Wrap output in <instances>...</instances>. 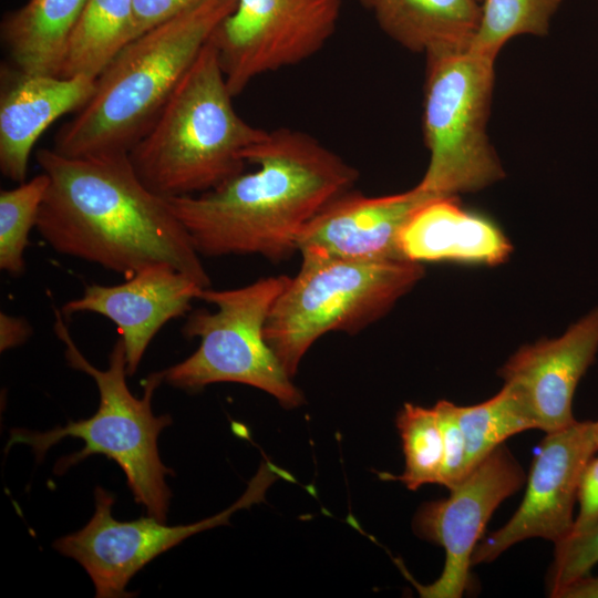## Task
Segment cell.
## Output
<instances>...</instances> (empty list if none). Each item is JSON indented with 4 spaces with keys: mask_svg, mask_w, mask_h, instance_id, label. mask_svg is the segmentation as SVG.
Instances as JSON below:
<instances>
[{
    "mask_svg": "<svg viewBox=\"0 0 598 598\" xmlns=\"http://www.w3.org/2000/svg\"><path fill=\"white\" fill-rule=\"evenodd\" d=\"M495 59L473 48L426 54L423 133L430 161L417 185L434 197L476 192L504 177L486 133Z\"/></svg>",
    "mask_w": 598,
    "mask_h": 598,
    "instance_id": "8",
    "label": "cell"
},
{
    "mask_svg": "<svg viewBox=\"0 0 598 598\" xmlns=\"http://www.w3.org/2000/svg\"><path fill=\"white\" fill-rule=\"evenodd\" d=\"M35 159L49 178L35 228L56 252L125 278L168 265L210 287L184 225L141 181L127 153L70 157L41 148Z\"/></svg>",
    "mask_w": 598,
    "mask_h": 598,
    "instance_id": "1",
    "label": "cell"
},
{
    "mask_svg": "<svg viewBox=\"0 0 598 598\" xmlns=\"http://www.w3.org/2000/svg\"><path fill=\"white\" fill-rule=\"evenodd\" d=\"M12 74L0 96V171L22 183L39 137L61 116L81 110L92 97L96 80L27 74L16 69Z\"/></svg>",
    "mask_w": 598,
    "mask_h": 598,
    "instance_id": "16",
    "label": "cell"
},
{
    "mask_svg": "<svg viewBox=\"0 0 598 598\" xmlns=\"http://www.w3.org/2000/svg\"><path fill=\"white\" fill-rule=\"evenodd\" d=\"M282 474L281 468L264 462L246 492L226 511L177 526H167L152 516L116 520L112 515L114 495L96 487L92 518L82 529L55 540L53 547L85 569L95 587V597H130L125 587L146 564L194 534L227 524L236 511L261 502L267 488Z\"/></svg>",
    "mask_w": 598,
    "mask_h": 598,
    "instance_id": "9",
    "label": "cell"
},
{
    "mask_svg": "<svg viewBox=\"0 0 598 598\" xmlns=\"http://www.w3.org/2000/svg\"><path fill=\"white\" fill-rule=\"evenodd\" d=\"M31 336V326L24 318L0 313V350L16 348Z\"/></svg>",
    "mask_w": 598,
    "mask_h": 598,
    "instance_id": "29",
    "label": "cell"
},
{
    "mask_svg": "<svg viewBox=\"0 0 598 598\" xmlns=\"http://www.w3.org/2000/svg\"><path fill=\"white\" fill-rule=\"evenodd\" d=\"M277 297L265 338L292 378L310 347L331 331L354 334L384 313L424 276L420 262L301 257Z\"/></svg>",
    "mask_w": 598,
    "mask_h": 598,
    "instance_id": "6",
    "label": "cell"
},
{
    "mask_svg": "<svg viewBox=\"0 0 598 598\" xmlns=\"http://www.w3.org/2000/svg\"><path fill=\"white\" fill-rule=\"evenodd\" d=\"M597 451L590 421H575L547 433L534 458L518 509L502 528L481 538L472 555V566L491 563L528 538L556 544L569 536L580 477Z\"/></svg>",
    "mask_w": 598,
    "mask_h": 598,
    "instance_id": "12",
    "label": "cell"
},
{
    "mask_svg": "<svg viewBox=\"0 0 598 598\" xmlns=\"http://www.w3.org/2000/svg\"><path fill=\"white\" fill-rule=\"evenodd\" d=\"M598 563V523L584 533L569 535L555 544V555L547 576L553 597L569 582L589 575Z\"/></svg>",
    "mask_w": 598,
    "mask_h": 598,
    "instance_id": "25",
    "label": "cell"
},
{
    "mask_svg": "<svg viewBox=\"0 0 598 598\" xmlns=\"http://www.w3.org/2000/svg\"><path fill=\"white\" fill-rule=\"evenodd\" d=\"M597 351L598 308L560 337L522 347L498 374L526 408L536 429L550 433L576 421L574 394Z\"/></svg>",
    "mask_w": 598,
    "mask_h": 598,
    "instance_id": "13",
    "label": "cell"
},
{
    "mask_svg": "<svg viewBox=\"0 0 598 598\" xmlns=\"http://www.w3.org/2000/svg\"><path fill=\"white\" fill-rule=\"evenodd\" d=\"M135 38L134 0H86L69 38L59 76L96 80Z\"/></svg>",
    "mask_w": 598,
    "mask_h": 598,
    "instance_id": "20",
    "label": "cell"
},
{
    "mask_svg": "<svg viewBox=\"0 0 598 598\" xmlns=\"http://www.w3.org/2000/svg\"><path fill=\"white\" fill-rule=\"evenodd\" d=\"M340 9L341 0H237L210 38L233 96L259 75L316 54Z\"/></svg>",
    "mask_w": 598,
    "mask_h": 598,
    "instance_id": "10",
    "label": "cell"
},
{
    "mask_svg": "<svg viewBox=\"0 0 598 598\" xmlns=\"http://www.w3.org/2000/svg\"><path fill=\"white\" fill-rule=\"evenodd\" d=\"M86 0H29L1 22L13 69L59 75L66 44Z\"/></svg>",
    "mask_w": 598,
    "mask_h": 598,
    "instance_id": "19",
    "label": "cell"
},
{
    "mask_svg": "<svg viewBox=\"0 0 598 598\" xmlns=\"http://www.w3.org/2000/svg\"><path fill=\"white\" fill-rule=\"evenodd\" d=\"M561 0H483L480 25L471 48L496 58L520 34L545 35Z\"/></svg>",
    "mask_w": 598,
    "mask_h": 598,
    "instance_id": "24",
    "label": "cell"
},
{
    "mask_svg": "<svg viewBox=\"0 0 598 598\" xmlns=\"http://www.w3.org/2000/svg\"><path fill=\"white\" fill-rule=\"evenodd\" d=\"M204 0H134L136 37Z\"/></svg>",
    "mask_w": 598,
    "mask_h": 598,
    "instance_id": "28",
    "label": "cell"
},
{
    "mask_svg": "<svg viewBox=\"0 0 598 598\" xmlns=\"http://www.w3.org/2000/svg\"><path fill=\"white\" fill-rule=\"evenodd\" d=\"M54 331L65 347L68 364L95 381L100 393L97 411L89 419L69 421L65 426H56L47 432L13 429L7 450L13 444L28 445L39 461L61 440L80 439L84 447L61 458L54 468L55 473L68 471L90 455H105L115 461L125 473L136 503L146 509L148 516L165 522L171 498L166 475H172L173 471L161 461L157 439L172 423V417L168 414L155 415L152 411L153 394L163 383L159 372L148 375L143 396L136 398L126 384V354L121 337L112 348L107 369L100 370L81 353L58 310Z\"/></svg>",
    "mask_w": 598,
    "mask_h": 598,
    "instance_id": "5",
    "label": "cell"
},
{
    "mask_svg": "<svg viewBox=\"0 0 598 598\" xmlns=\"http://www.w3.org/2000/svg\"><path fill=\"white\" fill-rule=\"evenodd\" d=\"M289 277L260 278L235 289L203 288L198 299L216 311L196 310L187 316L182 333L198 338L199 347L187 359L158 371L163 382L185 391L234 382L267 392L286 409L305 402L265 338L269 312Z\"/></svg>",
    "mask_w": 598,
    "mask_h": 598,
    "instance_id": "7",
    "label": "cell"
},
{
    "mask_svg": "<svg viewBox=\"0 0 598 598\" xmlns=\"http://www.w3.org/2000/svg\"><path fill=\"white\" fill-rule=\"evenodd\" d=\"M203 287L168 265L138 270L115 286L90 285L63 305V316L99 313L114 322L124 341L127 374L136 372L157 332L169 320L187 315Z\"/></svg>",
    "mask_w": 598,
    "mask_h": 598,
    "instance_id": "15",
    "label": "cell"
},
{
    "mask_svg": "<svg viewBox=\"0 0 598 598\" xmlns=\"http://www.w3.org/2000/svg\"><path fill=\"white\" fill-rule=\"evenodd\" d=\"M523 468L502 444L450 489L446 498L421 506L414 533L445 550L440 577L430 585L414 582L425 598H460L470 586L472 555L498 505L524 484Z\"/></svg>",
    "mask_w": 598,
    "mask_h": 598,
    "instance_id": "11",
    "label": "cell"
},
{
    "mask_svg": "<svg viewBox=\"0 0 598 598\" xmlns=\"http://www.w3.org/2000/svg\"><path fill=\"white\" fill-rule=\"evenodd\" d=\"M372 9L388 35L426 54L471 48L482 13L477 0H377Z\"/></svg>",
    "mask_w": 598,
    "mask_h": 598,
    "instance_id": "18",
    "label": "cell"
},
{
    "mask_svg": "<svg viewBox=\"0 0 598 598\" xmlns=\"http://www.w3.org/2000/svg\"><path fill=\"white\" fill-rule=\"evenodd\" d=\"M48 186L49 178L41 172L14 188L0 192V268L11 276L25 270L29 234L37 226Z\"/></svg>",
    "mask_w": 598,
    "mask_h": 598,
    "instance_id": "23",
    "label": "cell"
},
{
    "mask_svg": "<svg viewBox=\"0 0 598 598\" xmlns=\"http://www.w3.org/2000/svg\"><path fill=\"white\" fill-rule=\"evenodd\" d=\"M457 411L466 441L468 472L509 436L536 429L533 417L507 385L489 400L458 406Z\"/></svg>",
    "mask_w": 598,
    "mask_h": 598,
    "instance_id": "21",
    "label": "cell"
},
{
    "mask_svg": "<svg viewBox=\"0 0 598 598\" xmlns=\"http://www.w3.org/2000/svg\"><path fill=\"white\" fill-rule=\"evenodd\" d=\"M396 427L405 458L404 472L385 477L400 481L412 491L424 484H441L444 450L435 408L405 403L398 413Z\"/></svg>",
    "mask_w": 598,
    "mask_h": 598,
    "instance_id": "22",
    "label": "cell"
},
{
    "mask_svg": "<svg viewBox=\"0 0 598 598\" xmlns=\"http://www.w3.org/2000/svg\"><path fill=\"white\" fill-rule=\"evenodd\" d=\"M478 2H482L483 0H477Z\"/></svg>",
    "mask_w": 598,
    "mask_h": 598,
    "instance_id": "33",
    "label": "cell"
},
{
    "mask_svg": "<svg viewBox=\"0 0 598 598\" xmlns=\"http://www.w3.org/2000/svg\"><path fill=\"white\" fill-rule=\"evenodd\" d=\"M245 159L256 169L212 190L166 199L202 257H290L309 220L359 177L318 140L291 128L268 132Z\"/></svg>",
    "mask_w": 598,
    "mask_h": 598,
    "instance_id": "2",
    "label": "cell"
},
{
    "mask_svg": "<svg viewBox=\"0 0 598 598\" xmlns=\"http://www.w3.org/2000/svg\"><path fill=\"white\" fill-rule=\"evenodd\" d=\"M237 0H204L133 39L101 73L90 101L53 150L87 157L127 153L155 122Z\"/></svg>",
    "mask_w": 598,
    "mask_h": 598,
    "instance_id": "3",
    "label": "cell"
},
{
    "mask_svg": "<svg viewBox=\"0 0 598 598\" xmlns=\"http://www.w3.org/2000/svg\"><path fill=\"white\" fill-rule=\"evenodd\" d=\"M398 245L403 259L420 264L498 265L513 250L494 223L463 209L456 197L434 198L420 206L401 229Z\"/></svg>",
    "mask_w": 598,
    "mask_h": 598,
    "instance_id": "17",
    "label": "cell"
},
{
    "mask_svg": "<svg viewBox=\"0 0 598 598\" xmlns=\"http://www.w3.org/2000/svg\"><path fill=\"white\" fill-rule=\"evenodd\" d=\"M555 598H598V577L586 575L560 588Z\"/></svg>",
    "mask_w": 598,
    "mask_h": 598,
    "instance_id": "30",
    "label": "cell"
},
{
    "mask_svg": "<svg viewBox=\"0 0 598 598\" xmlns=\"http://www.w3.org/2000/svg\"><path fill=\"white\" fill-rule=\"evenodd\" d=\"M443 439V470L441 485L451 489L467 474L466 441L458 421L457 405L441 400L434 405Z\"/></svg>",
    "mask_w": 598,
    "mask_h": 598,
    "instance_id": "26",
    "label": "cell"
},
{
    "mask_svg": "<svg viewBox=\"0 0 598 598\" xmlns=\"http://www.w3.org/2000/svg\"><path fill=\"white\" fill-rule=\"evenodd\" d=\"M361 3H363L364 6L367 7H370V8H373V6L375 4L377 0H359Z\"/></svg>",
    "mask_w": 598,
    "mask_h": 598,
    "instance_id": "32",
    "label": "cell"
},
{
    "mask_svg": "<svg viewBox=\"0 0 598 598\" xmlns=\"http://www.w3.org/2000/svg\"><path fill=\"white\" fill-rule=\"evenodd\" d=\"M592 435H594L595 443L598 447V421L592 422Z\"/></svg>",
    "mask_w": 598,
    "mask_h": 598,
    "instance_id": "31",
    "label": "cell"
},
{
    "mask_svg": "<svg viewBox=\"0 0 598 598\" xmlns=\"http://www.w3.org/2000/svg\"><path fill=\"white\" fill-rule=\"evenodd\" d=\"M434 197L416 185L410 190L369 197L350 190L323 206L297 241L301 257L398 260V239L412 214ZM405 260V259H404Z\"/></svg>",
    "mask_w": 598,
    "mask_h": 598,
    "instance_id": "14",
    "label": "cell"
},
{
    "mask_svg": "<svg viewBox=\"0 0 598 598\" xmlns=\"http://www.w3.org/2000/svg\"><path fill=\"white\" fill-rule=\"evenodd\" d=\"M209 41L128 152L134 171L167 199L212 190L245 171L246 152L268 133L241 118Z\"/></svg>",
    "mask_w": 598,
    "mask_h": 598,
    "instance_id": "4",
    "label": "cell"
},
{
    "mask_svg": "<svg viewBox=\"0 0 598 598\" xmlns=\"http://www.w3.org/2000/svg\"><path fill=\"white\" fill-rule=\"evenodd\" d=\"M577 499L579 512L569 535L584 533L598 523V456L591 457L582 472Z\"/></svg>",
    "mask_w": 598,
    "mask_h": 598,
    "instance_id": "27",
    "label": "cell"
}]
</instances>
